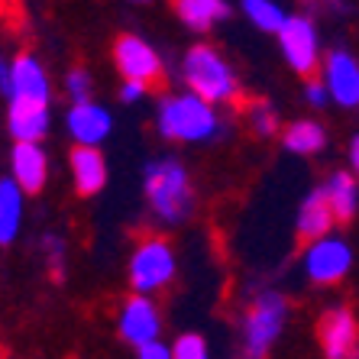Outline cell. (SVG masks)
I'll return each instance as SVG.
<instances>
[{
	"mask_svg": "<svg viewBox=\"0 0 359 359\" xmlns=\"http://www.w3.org/2000/svg\"><path fill=\"white\" fill-rule=\"evenodd\" d=\"M136 359H175V353H172L168 343L149 340V343H142V346H136Z\"/></svg>",
	"mask_w": 359,
	"mask_h": 359,
	"instance_id": "cell-26",
	"label": "cell"
},
{
	"mask_svg": "<svg viewBox=\"0 0 359 359\" xmlns=\"http://www.w3.org/2000/svg\"><path fill=\"white\" fill-rule=\"evenodd\" d=\"M182 75H184V84L194 94L208 97L210 104H226V100H236V94H240V84H236L230 62L214 46H204V42L184 52Z\"/></svg>",
	"mask_w": 359,
	"mask_h": 359,
	"instance_id": "cell-3",
	"label": "cell"
},
{
	"mask_svg": "<svg viewBox=\"0 0 359 359\" xmlns=\"http://www.w3.org/2000/svg\"><path fill=\"white\" fill-rule=\"evenodd\" d=\"M146 198L152 204V214L162 224H182L194 208L191 178L175 159H159L146 168Z\"/></svg>",
	"mask_w": 359,
	"mask_h": 359,
	"instance_id": "cell-2",
	"label": "cell"
},
{
	"mask_svg": "<svg viewBox=\"0 0 359 359\" xmlns=\"http://www.w3.org/2000/svg\"><path fill=\"white\" fill-rule=\"evenodd\" d=\"M7 130L13 142H39L49 133V104L36 100H10Z\"/></svg>",
	"mask_w": 359,
	"mask_h": 359,
	"instance_id": "cell-15",
	"label": "cell"
},
{
	"mask_svg": "<svg viewBox=\"0 0 359 359\" xmlns=\"http://www.w3.org/2000/svg\"><path fill=\"white\" fill-rule=\"evenodd\" d=\"M172 353H175V359H210L208 343L201 334H182L172 346Z\"/></svg>",
	"mask_w": 359,
	"mask_h": 359,
	"instance_id": "cell-24",
	"label": "cell"
},
{
	"mask_svg": "<svg viewBox=\"0 0 359 359\" xmlns=\"http://www.w3.org/2000/svg\"><path fill=\"white\" fill-rule=\"evenodd\" d=\"M334 224H337V214L327 201L324 188L311 191L308 198L301 201V210H298V236L304 243L311 240H320V236L334 233Z\"/></svg>",
	"mask_w": 359,
	"mask_h": 359,
	"instance_id": "cell-16",
	"label": "cell"
},
{
	"mask_svg": "<svg viewBox=\"0 0 359 359\" xmlns=\"http://www.w3.org/2000/svg\"><path fill=\"white\" fill-rule=\"evenodd\" d=\"M146 91H149V84L146 81H123V88H120V100H123V104H136V100H142Z\"/></svg>",
	"mask_w": 359,
	"mask_h": 359,
	"instance_id": "cell-28",
	"label": "cell"
},
{
	"mask_svg": "<svg viewBox=\"0 0 359 359\" xmlns=\"http://www.w3.org/2000/svg\"><path fill=\"white\" fill-rule=\"evenodd\" d=\"M324 194L337 214V224H346V220L356 217L359 188H356V178H353L350 172H334V175L324 182Z\"/></svg>",
	"mask_w": 359,
	"mask_h": 359,
	"instance_id": "cell-18",
	"label": "cell"
},
{
	"mask_svg": "<svg viewBox=\"0 0 359 359\" xmlns=\"http://www.w3.org/2000/svg\"><path fill=\"white\" fill-rule=\"evenodd\" d=\"M217 130H220L217 110L201 94L194 91L175 94V97H165L159 104V133L165 140L204 142V140H214Z\"/></svg>",
	"mask_w": 359,
	"mask_h": 359,
	"instance_id": "cell-1",
	"label": "cell"
},
{
	"mask_svg": "<svg viewBox=\"0 0 359 359\" xmlns=\"http://www.w3.org/2000/svg\"><path fill=\"white\" fill-rule=\"evenodd\" d=\"M175 250L168 246V240L146 236V240L136 243L133 256H130V285L140 294H152L175 278Z\"/></svg>",
	"mask_w": 359,
	"mask_h": 359,
	"instance_id": "cell-5",
	"label": "cell"
},
{
	"mask_svg": "<svg viewBox=\"0 0 359 359\" xmlns=\"http://www.w3.org/2000/svg\"><path fill=\"white\" fill-rule=\"evenodd\" d=\"M49 175V159L39 142H13L10 149V178H17L26 194H36Z\"/></svg>",
	"mask_w": 359,
	"mask_h": 359,
	"instance_id": "cell-14",
	"label": "cell"
},
{
	"mask_svg": "<svg viewBox=\"0 0 359 359\" xmlns=\"http://www.w3.org/2000/svg\"><path fill=\"white\" fill-rule=\"evenodd\" d=\"M23 188L17 178H4L0 182V243L7 246L13 243V236L20 233L23 224Z\"/></svg>",
	"mask_w": 359,
	"mask_h": 359,
	"instance_id": "cell-19",
	"label": "cell"
},
{
	"mask_svg": "<svg viewBox=\"0 0 359 359\" xmlns=\"http://www.w3.org/2000/svg\"><path fill=\"white\" fill-rule=\"evenodd\" d=\"M140 4H142V0H140Z\"/></svg>",
	"mask_w": 359,
	"mask_h": 359,
	"instance_id": "cell-32",
	"label": "cell"
},
{
	"mask_svg": "<svg viewBox=\"0 0 359 359\" xmlns=\"http://www.w3.org/2000/svg\"><path fill=\"white\" fill-rule=\"evenodd\" d=\"M65 126L78 146H100L110 136V110L97 100H75L65 117Z\"/></svg>",
	"mask_w": 359,
	"mask_h": 359,
	"instance_id": "cell-12",
	"label": "cell"
},
{
	"mask_svg": "<svg viewBox=\"0 0 359 359\" xmlns=\"http://www.w3.org/2000/svg\"><path fill=\"white\" fill-rule=\"evenodd\" d=\"M243 13L259 29H266V33H278L285 26V20H288V13H285L282 4H276V0H243Z\"/></svg>",
	"mask_w": 359,
	"mask_h": 359,
	"instance_id": "cell-22",
	"label": "cell"
},
{
	"mask_svg": "<svg viewBox=\"0 0 359 359\" xmlns=\"http://www.w3.org/2000/svg\"><path fill=\"white\" fill-rule=\"evenodd\" d=\"M356 359H359V353H356Z\"/></svg>",
	"mask_w": 359,
	"mask_h": 359,
	"instance_id": "cell-31",
	"label": "cell"
},
{
	"mask_svg": "<svg viewBox=\"0 0 359 359\" xmlns=\"http://www.w3.org/2000/svg\"><path fill=\"white\" fill-rule=\"evenodd\" d=\"M304 97H308L311 107H324L327 100H330V88L324 81H308L304 84Z\"/></svg>",
	"mask_w": 359,
	"mask_h": 359,
	"instance_id": "cell-27",
	"label": "cell"
},
{
	"mask_svg": "<svg viewBox=\"0 0 359 359\" xmlns=\"http://www.w3.org/2000/svg\"><path fill=\"white\" fill-rule=\"evenodd\" d=\"M0 91L7 100H36V104H49L52 84L46 68L39 65L36 55L20 52L13 62L0 68Z\"/></svg>",
	"mask_w": 359,
	"mask_h": 359,
	"instance_id": "cell-6",
	"label": "cell"
},
{
	"mask_svg": "<svg viewBox=\"0 0 359 359\" xmlns=\"http://www.w3.org/2000/svg\"><path fill=\"white\" fill-rule=\"evenodd\" d=\"M282 140H285V146L292 152H298V156H314V152L324 149L327 133L318 120H294V123H288Z\"/></svg>",
	"mask_w": 359,
	"mask_h": 359,
	"instance_id": "cell-21",
	"label": "cell"
},
{
	"mask_svg": "<svg viewBox=\"0 0 359 359\" xmlns=\"http://www.w3.org/2000/svg\"><path fill=\"white\" fill-rule=\"evenodd\" d=\"M324 84L340 107H359V62L350 52H330L324 62Z\"/></svg>",
	"mask_w": 359,
	"mask_h": 359,
	"instance_id": "cell-13",
	"label": "cell"
},
{
	"mask_svg": "<svg viewBox=\"0 0 359 359\" xmlns=\"http://www.w3.org/2000/svg\"><path fill=\"white\" fill-rule=\"evenodd\" d=\"M353 266V250L350 243L340 236L327 233L320 240H311L304 250V276L318 285H337L346 278Z\"/></svg>",
	"mask_w": 359,
	"mask_h": 359,
	"instance_id": "cell-7",
	"label": "cell"
},
{
	"mask_svg": "<svg viewBox=\"0 0 359 359\" xmlns=\"http://www.w3.org/2000/svg\"><path fill=\"white\" fill-rule=\"evenodd\" d=\"M65 94L75 100H91V75L84 72V68H72L65 75Z\"/></svg>",
	"mask_w": 359,
	"mask_h": 359,
	"instance_id": "cell-25",
	"label": "cell"
},
{
	"mask_svg": "<svg viewBox=\"0 0 359 359\" xmlns=\"http://www.w3.org/2000/svg\"><path fill=\"white\" fill-rule=\"evenodd\" d=\"M172 4H175V13L182 17V23L198 29V33L210 29L217 20L226 17L224 0H172Z\"/></svg>",
	"mask_w": 359,
	"mask_h": 359,
	"instance_id": "cell-20",
	"label": "cell"
},
{
	"mask_svg": "<svg viewBox=\"0 0 359 359\" xmlns=\"http://www.w3.org/2000/svg\"><path fill=\"white\" fill-rule=\"evenodd\" d=\"M278 46H282L285 62L298 72V75H311L320 62V46H318V29L308 17H288L285 26L278 29Z\"/></svg>",
	"mask_w": 359,
	"mask_h": 359,
	"instance_id": "cell-9",
	"label": "cell"
},
{
	"mask_svg": "<svg viewBox=\"0 0 359 359\" xmlns=\"http://www.w3.org/2000/svg\"><path fill=\"white\" fill-rule=\"evenodd\" d=\"M117 330L126 343L133 346H142L149 340H159L162 334V318H159V308L149 294H140L136 292L133 298L123 301V308L117 314Z\"/></svg>",
	"mask_w": 359,
	"mask_h": 359,
	"instance_id": "cell-11",
	"label": "cell"
},
{
	"mask_svg": "<svg viewBox=\"0 0 359 359\" xmlns=\"http://www.w3.org/2000/svg\"><path fill=\"white\" fill-rule=\"evenodd\" d=\"M114 65H117V72L126 78V81H146L149 88L162 81L159 52L133 33L120 36V39L114 42Z\"/></svg>",
	"mask_w": 359,
	"mask_h": 359,
	"instance_id": "cell-8",
	"label": "cell"
},
{
	"mask_svg": "<svg viewBox=\"0 0 359 359\" xmlns=\"http://www.w3.org/2000/svg\"><path fill=\"white\" fill-rule=\"evenodd\" d=\"M285 320H288V301L278 292H262L250 304V314L243 324V356L266 359L276 340L282 337Z\"/></svg>",
	"mask_w": 359,
	"mask_h": 359,
	"instance_id": "cell-4",
	"label": "cell"
},
{
	"mask_svg": "<svg viewBox=\"0 0 359 359\" xmlns=\"http://www.w3.org/2000/svg\"><path fill=\"white\" fill-rule=\"evenodd\" d=\"M72 178H75L78 194H97L107 182V165L97 146H75L72 149Z\"/></svg>",
	"mask_w": 359,
	"mask_h": 359,
	"instance_id": "cell-17",
	"label": "cell"
},
{
	"mask_svg": "<svg viewBox=\"0 0 359 359\" xmlns=\"http://www.w3.org/2000/svg\"><path fill=\"white\" fill-rule=\"evenodd\" d=\"M350 165H353V172H356V178H359V136L350 142Z\"/></svg>",
	"mask_w": 359,
	"mask_h": 359,
	"instance_id": "cell-30",
	"label": "cell"
},
{
	"mask_svg": "<svg viewBox=\"0 0 359 359\" xmlns=\"http://www.w3.org/2000/svg\"><path fill=\"white\" fill-rule=\"evenodd\" d=\"M46 243H49V252H52V266H59L62 262V243L55 240V236H49Z\"/></svg>",
	"mask_w": 359,
	"mask_h": 359,
	"instance_id": "cell-29",
	"label": "cell"
},
{
	"mask_svg": "<svg viewBox=\"0 0 359 359\" xmlns=\"http://www.w3.org/2000/svg\"><path fill=\"white\" fill-rule=\"evenodd\" d=\"M318 340L324 359H356L359 353V320L350 308L324 311L318 327Z\"/></svg>",
	"mask_w": 359,
	"mask_h": 359,
	"instance_id": "cell-10",
	"label": "cell"
},
{
	"mask_svg": "<svg viewBox=\"0 0 359 359\" xmlns=\"http://www.w3.org/2000/svg\"><path fill=\"white\" fill-rule=\"evenodd\" d=\"M250 123H252V130H256L259 136L278 133V114L269 107L266 100H256V104H250Z\"/></svg>",
	"mask_w": 359,
	"mask_h": 359,
	"instance_id": "cell-23",
	"label": "cell"
}]
</instances>
